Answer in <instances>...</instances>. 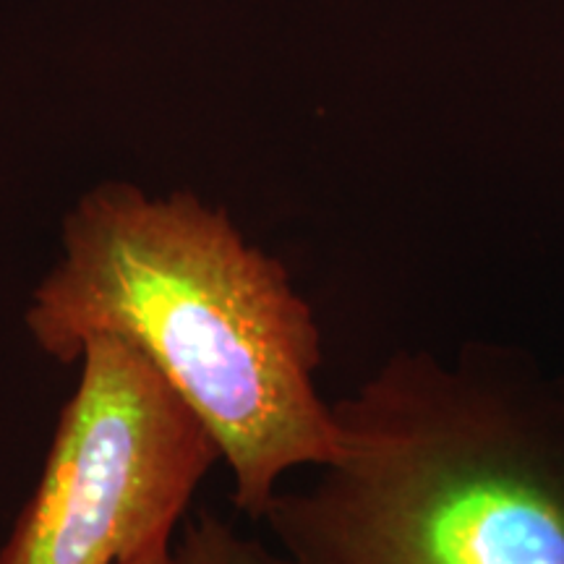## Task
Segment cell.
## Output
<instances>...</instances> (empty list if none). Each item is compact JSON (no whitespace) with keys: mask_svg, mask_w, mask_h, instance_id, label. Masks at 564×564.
I'll return each mask as SVG.
<instances>
[{"mask_svg":"<svg viewBox=\"0 0 564 564\" xmlns=\"http://www.w3.org/2000/svg\"><path fill=\"white\" fill-rule=\"evenodd\" d=\"M42 356L76 366L84 345H129L207 429L232 502L262 520L280 481L340 453L316 390L322 329L272 253L194 192L152 196L105 181L61 223V253L24 306Z\"/></svg>","mask_w":564,"mask_h":564,"instance_id":"6da1fadb","label":"cell"},{"mask_svg":"<svg viewBox=\"0 0 564 564\" xmlns=\"http://www.w3.org/2000/svg\"><path fill=\"white\" fill-rule=\"evenodd\" d=\"M333 413L340 453L262 514L291 564H564V394L398 352Z\"/></svg>","mask_w":564,"mask_h":564,"instance_id":"7a4b0ae2","label":"cell"},{"mask_svg":"<svg viewBox=\"0 0 564 564\" xmlns=\"http://www.w3.org/2000/svg\"><path fill=\"white\" fill-rule=\"evenodd\" d=\"M32 497L0 564H121L173 539L220 449L137 350L84 345Z\"/></svg>","mask_w":564,"mask_h":564,"instance_id":"3957f363","label":"cell"},{"mask_svg":"<svg viewBox=\"0 0 564 564\" xmlns=\"http://www.w3.org/2000/svg\"><path fill=\"white\" fill-rule=\"evenodd\" d=\"M173 564H291L262 541L238 533L217 514H199L173 544Z\"/></svg>","mask_w":564,"mask_h":564,"instance_id":"277c9868","label":"cell"},{"mask_svg":"<svg viewBox=\"0 0 564 564\" xmlns=\"http://www.w3.org/2000/svg\"><path fill=\"white\" fill-rule=\"evenodd\" d=\"M121 564H173V539H158Z\"/></svg>","mask_w":564,"mask_h":564,"instance_id":"5b68a950","label":"cell"}]
</instances>
